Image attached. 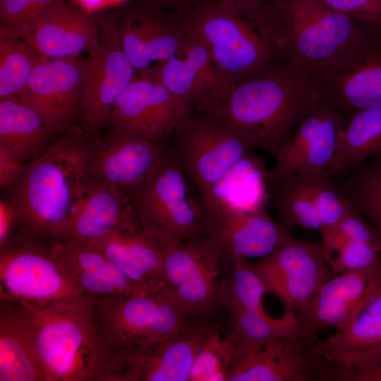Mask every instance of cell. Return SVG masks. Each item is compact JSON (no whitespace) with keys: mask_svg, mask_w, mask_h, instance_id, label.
I'll return each mask as SVG.
<instances>
[{"mask_svg":"<svg viewBox=\"0 0 381 381\" xmlns=\"http://www.w3.org/2000/svg\"><path fill=\"white\" fill-rule=\"evenodd\" d=\"M313 76L291 61L271 66L190 109L217 119L274 156L322 99Z\"/></svg>","mask_w":381,"mask_h":381,"instance_id":"cell-1","label":"cell"},{"mask_svg":"<svg viewBox=\"0 0 381 381\" xmlns=\"http://www.w3.org/2000/svg\"><path fill=\"white\" fill-rule=\"evenodd\" d=\"M94 138L80 126L66 132L2 191L26 223L54 241L68 236L80 207L85 161Z\"/></svg>","mask_w":381,"mask_h":381,"instance_id":"cell-2","label":"cell"},{"mask_svg":"<svg viewBox=\"0 0 381 381\" xmlns=\"http://www.w3.org/2000/svg\"><path fill=\"white\" fill-rule=\"evenodd\" d=\"M274 50L284 49L291 61L319 75L367 37L356 20L321 0L273 1L250 17Z\"/></svg>","mask_w":381,"mask_h":381,"instance_id":"cell-3","label":"cell"},{"mask_svg":"<svg viewBox=\"0 0 381 381\" xmlns=\"http://www.w3.org/2000/svg\"><path fill=\"white\" fill-rule=\"evenodd\" d=\"M90 299L55 307L20 302L32 319L37 353L49 381H108L106 356L89 314Z\"/></svg>","mask_w":381,"mask_h":381,"instance_id":"cell-4","label":"cell"},{"mask_svg":"<svg viewBox=\"0 0 381 381\" xmlns=\"http://www.w3.org/2000/svg\"><path fill=\"white\" fill-rule=\"evenodd\" d=\"M54 241L21 221L0 246V298L42 307L89 301L92 296L80 292L59 264Z\"/></svg>","mask_w":381,"mask_h":381,"instance_id":"cell-5","label":"cell"},{"mask_svg":"<svg viewBox=\"0 0 381 381\" xmlns=\"http://www.w3.org/2000/svg\"><path fill=\"white\" fill-rule=\"evenodd\" d=\"M174 14L204 44L228 87L271 66L272 46L246 18L213 2Z\"/></svg>","mask_w":381,"mask_h":381,"instance_id":"cell-6","label":"cell"},{"mask_svg":"<svg viewBox=\"0 0 381 381\" xmlns=\"http://www.w3.org/2000/svg\"><path fill=\"white\" fill-rule=\"evenodd\" d=\"M169 143L174 159L199 194L258 149L224 123L196 109L182 117Z\"/></svg>","mask_w":381,"mask_h":381,"instance_id":"cell-7","label":"cell"},{"mask_svg":"<svg viewBox=\"0 0 381 381\" xmlns=\"http://www.w3.org/2000/svg\"><path fill=\"white\" fill-rule=\"evenodd\" d=\"M189 181L171 153L131 202L140 224L161 248L206 235Z\"/></svg>","mask_w":381,"mask_h":381,"instance_id":"cell-8","label":"cell"},{"mask_svg":"<svg viewBox=\"0 0 381 381\" xmlns=\"http://www.w3.org/2000/svg\"><path fill=\"white\" fill-rule=\"evenodd\" d=\"M109 126L105 134L91 141L84 174L112 187L131 202L171 153L170 143L132 128Z\"/></svg>","mask_w":381,"mask_h":381,"instance_id":"cell-9","label":"cell"},{"mask_svg":"<svg viewBox=\"0 0 381 381\" xmlns=\"http://www.w3.org/2000/svg\"><path fill=\"white\" fill-rule=\"evenodd\" d=\"M318 340L304 334L238 343L227 381H327L328 362L316 351Z\"/></svg>","mask_w":381,"mask_h":381,"instance_id":"cell-10","label":"cell"},{"mask_svg":"<svg viewBox=\"0 0 381 381\" xmlns=\"http://www.w3.org/2000/svg\"><path fill=\"white\" fill-rule=\"evenodd\" d=\"M99 21L102 32L83 61L79 126L92 137L101 135L103 128L109 126L120 97L138 76L121 47L113 17Z\"/></svg>","mask_w":381,"mask_h":381,"instance_id":"cell-11","label":"cell"},{"mask_svg":"<svg viewBox=\"0 0 381 381\" xmlns=\"http://www.w3.org/2000/svg\"><path fill=\"white\" fill-rule=\"evenodd\" d=\"M212 315H191L171 336L109 360V381H189L195 356L217 324Z\"/></svg>","mask_w":381,"mask_h":381,"instance_id":"cell-12","label":"cell"},{"mask_svg":"<svg viewBox=\"0 0 381 381\" xmlns=\"http://www.w3.org/2000/svg\"><path fill=\"white\" fill-rule=\"evenodd\" d=\"M164 282L161 291L190 315H212L220 295L222 265L203 237L162 248Z\"/></svg>","mask_w":381,"mask_h":381,"instance_id":"cell-13","label":"cell"},{"mask_svg":"<svg viewBox=\"0 0 381 381\" xmlns=\"http://www.w3.org/2000/svg\"><path fill=\"white\" fill-rule=\"evenodd\" d=\"M267 294L285 310L298 312L330 277L337 274L320 241L293 236L269 256L250 262Z\"/></svg>","mask_w":381,"mask_h":381,"instance_id":"cell-14","label":"cell"},{"mask_svg":"<svg viewBox=\"0 0 381 381\" xmlns=\"http://www.w3.org/2000/svg\"><path fill=\"white\" fill-rule=\"evenodd\" d=\"M112 17L121 47L138 76L154 78L162 64L183 54L187 32L174 13L142 1Z\"/></svg>","mask_w":381,"mask_h":381,"instance_id":"cell-15","label":"cell"},{"mask_svg":"<svg viewBox=\"0 0 381 381\" xmlns=\"http://www.w3.org/2000/svg\"><path fill=\"white\" fill-rule=\"evenodd\" d=\"M163 297L159 291L90 298V317L107 364L114 356L154 343L153 323Z\"/></svg>","mask_w":381,"mask_h":381,"instance_id":"cell-16","label":"cell"},{"mask_svg":"<svg viewBox=\"0 0 381 381\" xmlns=\"http://www.w3.org/2000/svg\"><path fill=\"white\" fill-rule=\"evenodd\" d=\"M83 61L44 59L34 68L18 99L60 135L79 126Z\"/></svg>","mask_w":381,"mask_h":381,"instance_id":"cell-17","label":"cell"},{"mask_svg":"<svg viewBox=\"0 0 381 381\" xmlns=\"http://www.w3.org/2000/svg\"><path fill=\"white\" fill-rule=\"evenodd\" d=\"M318 76L322 99L344 117L381 107V44L366 37Z\"/></svg>","mask_w":381,"mask_h":381,"instance_id":"cell-18","label":"cell"},{"mask_svg":"<svg viewBox=\"0 0 381 381\" xmlns=\"http://www.w3.org/2000/svg\"><path fill=\"white\" fill-rule=\"evenodd\" d=\"M346 122V117L322 98L274 155L270 182L298 172L327 171Z\"/></svg>","mask_w":381,"mask_h":381,"instance_id":"cell-19","label":"cell"},{"mask_svg":"<svg viewBox=\"0 0 381 381\" xmlns=\"http://www.w3.org/2000/svg\"><path fill=\"white\" fill-rule=\"evenodd\" d=\"M204 241L222 264L269 256L292 237V229L266 210L224 220H205Z\"/></svg>","mask_w":381,"mask_h":381,"instance_id":"cell-20","label":"cell"},{"mask_svg":"<svg viewBox=\"0 0 381 381\" xmlns=\"http://www.w3.org/2000/svg\"><path fill=\"white\" fill-rule=\"evenodd\" d=\"M269 172L255 152L238 161L205 193L195 197L203 222L265 210L270 204Z\"/></svg>","mask_w":381,"mask_h":381,"instance_id":"cell-21","label":"cell"},{"mask_svg":"<svg viewBox=\"0 0 381 381\" xmlns=\"http://www.w3.org/2000/svg\"><path fill=\"white\" fill-rule=\"evenodd\" d=\"M381 283V267L337 274L327 279L296 313L306 334L344 325Z\"/></svg>","mask_w":381,"mask_h":381,"instance_id":"cell-22","label":"cell"},{"mask_svg":"<svg viewBox=\"0 0 381 381\" xmlns=\"http://www.w3.org/2000/svg\"><path fill=\"white\" fill-rule=\"evenodd\" d=\"M47 59L80 57L99 38L97 18L81 6L61 1L17 35Z\"/></svg>","mask_w":381,"mask_h":381,"instance_id":"cell-23","label":"cell"},{"mask_svg":"<svg viewBox=\"0 0 381 381\" xmlns=\"http://www.w3.org/2000/svg\"><path fill=\"white\" fill-rule=\"evenodd\" d=\"M188 110L157 79L138 76L120 97L109 126L132 128L169 141Z\"/></svg>","mask_w":381,"mask_h":381,"instance_id":"cell-24","label":"cell"},{"mask_svg":"<svg viewBox=\"0 0 381 381\" xmlns=\"http://www.w3.org/2000/svg\"><path fill=\"white\" fill-rule=\"evenodd\" d=\"M86 241L112 261L143 294L162 289L164 277L161 246L139 222Z\"/></svg>","mask_w":381,"mask_h":381,"instance_id":"cell-25","label":"cell"},{"mask_svg":"<svg viewBox=\"0 0 381 381\" xmlns=\"http://www.w3.org/2000/svg\"><path fill=\"white\" fill-rule=\"evenodd\" d=\"M53 250L68 279L86 296L145 295L112 261L86 241L64 237L54 241Z\"/></svg>","mask_w":381,"mask_h":381,"instance_id":"cell-26","label":"cell"},{"mask_svg":"<svg viewBox=\"0 0 381 381\" xmlns=\"http://www.w3.org/2000/svg\"><path fill=\"white\" fill-rule=\"evenodd\" d=\"M0 381H49L30 313L21 303L4 298H0Z\"/></svg>","mask_w":381,"mask_h":381,"instance_id":"cell-27","label":"cell"},{"mask_svg":"<svg viewBox=\"0 0 381 381\" xmlns=\"http://www.w3.org/2000/svg\"><path fill=\"white\" fill-rule=\"evenodd\" d=\"M186 32L183 54L162 64L154 78L190 109L228 86L215 71L204 44Z\"/></svg>","mask_w":381,"mask_h":381,"instance_id":"cell-28","label":"cell"},{"mask_svg":"<svg viewBox=\"0 0 381 381\" xmlns=\"http://www.w3.org/2000/svg\"><path fill=\"white\" fill-rule=\"evenodd\" d=\"M315 349L333 364H351L381 351V283L350 320L323 339Z\"/></svg>","mask_w":381,"mask_h":381,"instance_id":"cell-29","label":"cell"},{"mask_svg":"<svg viewBox=\"0 0 381 381\" xmlns=\"http://www.w3.org/2000/svg\"><path fill=\"white\" fill-rule=\"evenodd\" d=\"M138 222L129 200L84 174L82 203L66 237L90 241Z\"/></svg>","mask_w":381,"mask_h":381,"instance_id":"cell-30","label":"cell"},{"mask_svg":"<svg viewBox=\"0 0 381 381\" xmlns=\"http://www.w3.org/2000/svg\"><path fill=\"white\" fill-rule=\"evenodd\" d=\"M61 135L19 100H0V148L18 162L35 159Z\"/></svg>","mask_w":381,"mask_h":381,"instance_id":"cell-31","label":"cell"},{"mask_svg":"<svg viewBox=\"0 0 381 381\" xmlns=\"http://www.w3.org/2000/svg\"><path fill=\"white\" fill-rule=\"evenodd\" d=\"M326 170L288 174L270 181V204L278 220L293 229L301 227L320 230L317 195L320 182Z\"/></svg>","mask_w":381,"mask_h":381,"instance_id":"cell-32","label":"cell"},{"mask_svg":"<svg viewBox=\"0 0 381 381\" xmlns=\"http://www.w3.org/2000/svg\"><path fill=\"white\" fill-rule=\"evenodd\" d=\"M349 117L327 169L330 176L346 171L381 154V107L360 110Z\"/></svg>","mask_w":381,"mask_h":381,"instance_id":"cell-33","label":"cell"},{"mask_svg":"<svg viewBox=\"0 0 381 381\" xmlns=\"http://www.w3.org/2000/svg\"><path fill=\"white\" fill-rule=\"evenodd\" d=\"M331 177L381 236V154Z\"/></svg>","mask_w":381,"mask_h":381,"instance_id":"cell-34","label":"cell"},{"mask_svg":"<svg viewBox=\"0 0 381 381\" xmlns=\"http://www.w3.org/2000/svg\"><path fill=\"white\" fill-rule=\"evenodd\" d=\"M44 59L24 40L0 27V100H18L34 68Z\"/></svg>","mask_w":381,"mask_h":381,"instance_id":"cell-35","label":"cell"},{"mask_svg":"<svg viewBox=\"0 0 381 381\" xmlns=\"http://www.w3.org/2000/svg\"><path fill=\"white\" fill-rule=\"evenodd\" d=\"M226 310L227 319L224 333L236 344L247 341L304 334L295 312L285 310L279 318L267 313L238 308Z\"/></svg>","mask_w":381,"mask_h":381,"instance_id":"cell-36","label":"cell"},{"mask_svg":"<svg viewBox=\"0 0 381 381\" xmlns=\"http://www.w3.org/2000/svg\"><path fill=\"white\" fill-rule=\"evenodd\" d=\"M222 265V279L217 310L238 308L267 313L262 303L267 289L250 262L242 260Z\"/></svg>","mask_w":381,"mask_h":381,"instance_id":"cell-37","label":"cell"},{"mask_svg":"<svg viewBox=\"0 0 381 381\" xmlns=\"http://www.w3.org/2000/svg\"><path fill=\"white\" fill-rule=\"evenodd\" d=\"M217 324L210 331L194 360L189 381H227L234 349V340L222 335Z\"/></svg>","mask_w":381,"mask_h":381,"instance_id":"cell-38","label":"cell"},{"mask_svg":"<svg viewBox=\"0 0 381 381\" xmlns=\"http://www.w3.org/2000/svg\"><path fill=\"white\" fill-rule=\"evenodd\" d=\"M336 274L381 267V247L346 241L326 254Z\"/></svg>","mask_w":381,"mask_h":381,"instance_id":"cell-39","label":"cell"},{"mask_svg":"<svg viewBox=\"0 0 381 381\" xmlns=\"http://www.w3.org/2000/svg\"><path fill=\"white\" fill-rule=\"evenodd\" d=\"M61 1L63 0H0V27L19 35Z\"/></svg>","mask_w":381,"mask_h":381,"instance_id":"cell-40","label":"cell"},{"mask_svg":"<svg viewBox=\"0 0 381 381\" xmlns=\"http://www.w3.org/2000/svg\"><path fill=\"white\" fill-rule=\"evenodd\" d=\"M327 381H381V351L351 364L329 363Z\"/></svg>","mask_w":381,"mask_h":381,"instance_id":"cell-41","label":"cell"},{"mask_svg":"<svg viewBox=\"0 0 381 381\" xmlns=\"http://www.w3.org/2000/svg\"><path fill=\"white\" fill-rule=\"evenodd\" d=\"M330 8L367 24L381 25V0H321Z\"/></svg>","mask_w":381,"mask_h":381,"instance_id":"cell-42","label":"cell"},{"mask_svg":"<svg viewBox=\"0 0 381 381\" xmlns=\"http://www.w3.org/2000/svg\"><path fill=\"white\" fill-rule=\"evenodd\" d=\"M22 219L12 202L3 193L0 198V246L4 243Z\"/></svg>","mask_w":381,"mask_h":381,"instance_id":"cell-43","label":"cell"},{"mask_svg":"<svg viewBox=\"0 0 381 381\" xmlns=\"http://www.w3.org/2000/svg\"><path fill=\"white\" fill-rule=\"evenodd\" d=\"M25 165L0 148V187L2 191L9 188L18 180Z\"/></svg>","mask_w":381,"mask_h":381,"instance_id":"cell-44","label":"cell"},{"mask_svg":"<svg viewBox=\"0 0 381 381\" xmlns=\"http://www.w3.org/2000/svg\"><path fill=\"white\" fill-rule=\"evenodd\" d=\"M210 0H143L145 4L172 13H181L192 10Z\"/></svg>","mask_w":381,"mask_h":381,"instance_id":"cell-45","label":"cell"},{"mask_svg":"<svg viewBox=\"0 0 381 381\" xmlns=\"http://www.w3.org/2000/svg\"><path fill=\"white\" fill-rule=\"evenodd\" d=\"M264 1L265 0H210L208 2L218 4L242 16H246L257 10Z\"/></svg>","mask_w":381,"mask_h":381,"instance_id":"cell-46","label":"cell"}]
</instances>
